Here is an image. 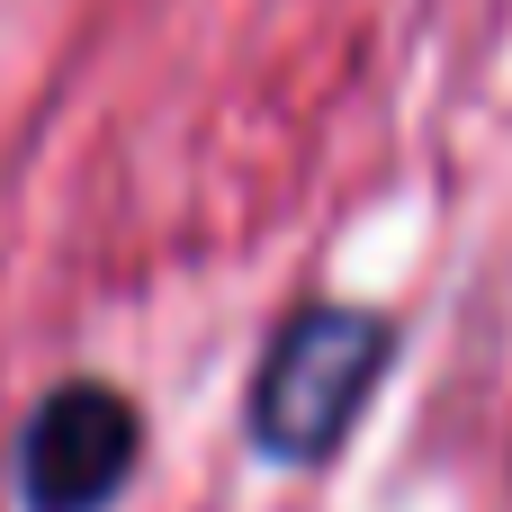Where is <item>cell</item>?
Listing matches in <instances>:
<instances>
[{
    "instance_id": "obj_2",
    "label": "cell",
    "mask_w": 512,
    "mask_h": 512,
    "mask_svg": "<svg viewBox=\"0 0 512 512\" xmlns=\"http://www.w3.org/2000/svg\"><path fill=\"white\" fill-rule=\"evenodd\" d=\"M135 405L117 387H54L27 423L18 477H27V512H99L126 477H135Z\"/></svg>"
},
{
    "instance_id": "obj_1",
    "label": "cell",
    "mask_w": 512,
    "mask_h": 512,
    "mask_svg": "<svg viewBox=\"0 0 512 512\" xmlns=\"http://www.w3.org/2000/svg\"><path fill=\"white\" fill-rule=\"evenodd\" d=\"M378 369H387V324H378V315H360V306H315V315H297V324L270 342L261 387H252V432H261V450H279V459H324V450L351 432V414L369 405Z\"/></svg>"
}]
</instances>
